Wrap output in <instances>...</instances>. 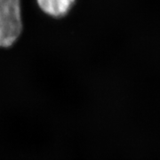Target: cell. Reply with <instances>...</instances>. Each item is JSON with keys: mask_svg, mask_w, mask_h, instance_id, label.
<instances>
[{"mask_svg": "<svg viewBox=\"0 0 160 160\" xmlns=\"http://www.w3.org/2000/svg\"><path fill=\"white\" fill-rule=\"evenodd\" d=\"M22 30L21 0H0V47L13 46Z\"/></svg>", "mask_w": 160, "mask_h": 160, "instance_id": "obj_1", "label": "cell"}, {"mask_svg": "<svg viewBox=\"0 0 160 160\" xmlns=\"http://www.w3.org/2000/svg\"><path fill=\"white\" fill-rule=\"evenodd\" d=\"M39 9L52 18H62L68 14L76 0H36Z\"/></svg>", "mask_w": 160, "mask_h": 160, "instance_id": "obj_2", "label": "cell"}]
</instances>
